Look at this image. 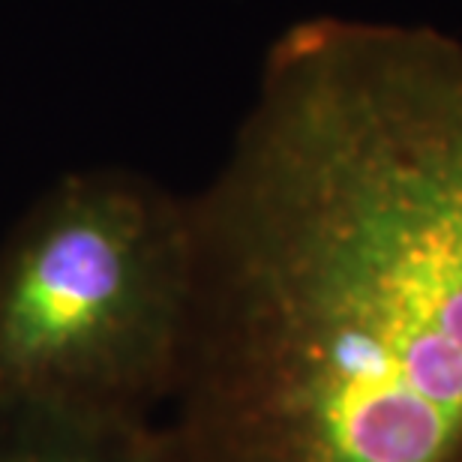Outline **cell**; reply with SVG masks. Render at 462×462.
<instances>
[{"instance_id":"3957f363","label":"cell","mask_w":462,"mask_h":462,"mask_svg":"<svg viewBox=\"0 0 462 462\" xmlns=\"http://www.w3.org/2000/svg\"><path fill=\"white\" fill-rule=\"evenodd\" d=\"M0 462H171L156 418L15 405L0 409Z\"/></svg>"},{"instance_id":"6da1fadb","label":"cell","mask_w":462,"mask_h":462,"mask_svg":"<svg viewBox=\"0 0 462 462\" xmlns=\"http://www.w3.org/2000/svg\"><path fill=\"white\" fill-rule=\"evenodd\" d=\"M171 462H462V42L319 15L189 196Z\"/></svg>"},{"instance_id":"7a4b0ae2","label":"cell","mask_w":462,"mask_h":462,"mask_svg":"<svg viewBox=\"0 0 462 462\" xmlns=\"http://www.w3.org/2000/svg\"><path fill=\"white\" fill-rule=\"evenodd\" d=\"M189 282V199L124 169L60 178L0 244V409L153 418Z\"/></svg>"}]
</instances>
